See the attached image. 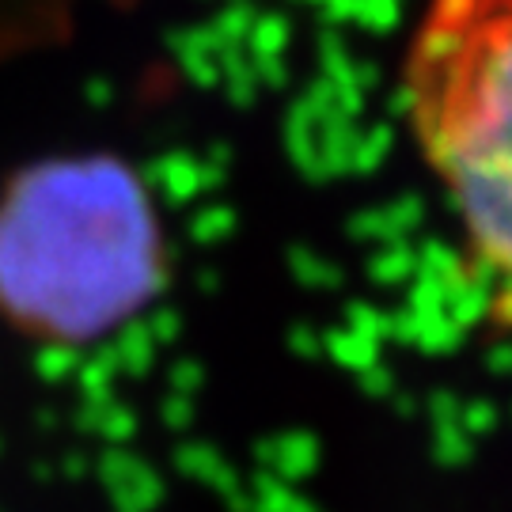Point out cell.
Segmentation results:
<instances>
[{
  "label": "cell",
  "mask_w": 512,
  "mask_h": 512,
  "mask_svg": "<svg viewBox=\"0 0 512 512\" xmlns=\"http://www.w3.org/2000/svg\"><path fill=\"white\" fill-rule=\"evenodd\" d=\"M164 217L110 152H61L0 186V319L46 346H92L167 289Z\"/></svg>",
  "instance_id": "cell-1"
},
{
  "label": "cell",
  "mask_w": 512,
  "mask_h": 512,
  "mask_svg": "<svg viewBox=\"0 0 512 512\" xmlns=\"http://www.w3.org/2000/svg\"><path fill=\"white\" fill-rule=\"evenodd\" d=\"M403 99L471 251L512 281V0H425Z\"/></svg>",
  "instance_id": "cell-2"
}]
</instances>
